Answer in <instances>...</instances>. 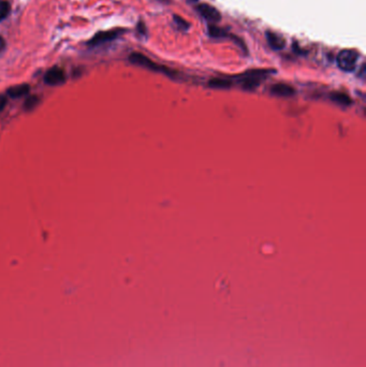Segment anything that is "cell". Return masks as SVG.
I'll list each match as a JSON object with an SVG mask.
<instances>
[{"mask_svg": "<svg viewBox=\"0 0 366 367\" xmlns=\"http://www.w3.org/2000/svg\"><path fill=\"white\" fill-rule=\"evenodd\" d=\"M28 92H29V85L20 84V85H14L9 88L7 91V95L9 97L13 98V99H15V98H20V97L25 96L26 94H28Z\"/></svg>", "mask_w": 366, "mask_h": 367, "instance_id": "9c48e42d", "label": "cell"}, {"mask_svg": "<svg viewBox=\"0 0 366 367\" xmlns=\"http://www.w3.org/2000/svg\"><path fill=\"white\" fill-rule=\"evenodd\" d=\"M7 101H8L7 97L5 95H0V112L5 109V106L7 105Z\"/></svg>", "mask_w": 366, "mask_h": 367, "instance_id": "2e32d148", "label": "cell"}, {"mask_svg": "<svg viewBox=\"0 0 366 367\" xmlns=\"http://www.w3.org/2000/svg\"><path fill=\"white\" fill-rule=\"evenodd\" d=\"M10 12V5L6 0H0V22L4 21Z\"/></svg>", "mask_w": 366, "mask_h": 367, "instance_id": "7c38bea8", "label": "cell"}, {"mask_svg": "<svg viewBox=\"0 0 366 367\" xmlns=\"http://www.w3.org/2000/svg\"><path fill=\"white\" fill-rule=\"evenodd\" d=\"M209 33L212 35V37H216V38L226 37L227 35V32L225 30H222L221 28H219V27H217L215 25H210Z\"/></svg>", "mask_w": 366, "mask_h": 367, "instance_id": "4fadbf2b", "label": "cell"}, {"mask_svg": "<svg viewBox=\"0 0 366 367\" xmlns=\"http://www.w3.org/2000/svg\"><path fill=\"white\" fill-rule=\"evenodd\" d=\"M129 59H130V61L132 62V64L141 66V67H144V68L149 69V70H154V71H161L162 70L161 67H159L158 65H156L154 61H151L149 58H147L146 56L142 55V54H139V53L131 54Z\"/></svg>", "mask_w": 366, "mask_h": 367, "instance_id": "277c9868", "label": "cell"}, {"mask_svg": "<svg viewBox=\"0 0 366 367\" xmlns=\"http://www.w3.org/2000/svg\"><path fill=\"white\" fill-rule=\"evenodd\" d=\"M119 32H120L119 30L99 32V33H97L91 41H89V44H91V46L96 47V46H99V44H101V43H105L108 41L114 40L115 38H117L118 35L120 34Z\"/></svg>", "mask_w": 366, "mask_h": 367, "instance_id": "8992f818", "label": "cell"}, {"mask_svg": "<svg viewBox=\"0 0 366 367\" xmlns=\"http://www.w3.org/2000/svg\"><path fill=\"white\" fill-rule=\"evenodd\" d=\"M263 74H264V71H254V72L246 74L242 79L243 87L246 89H252V88L257 87L259 85V83H260Z\"/></svg>", "mask_w": 366, "mask_h": 367, "instance_id": "5b68a950", "label": "cell"}, {"mask_svg": "<svg viewBox=\"0 0 366 367\" xmlns=\"http://www.w3.org/2000/svg\"><path fill=\"white\" fill-rule=\"evenodd\" d=\"M359 54L353 50H343L338 53L336 62L339 69H342L345 72H351L358 64Z\"/></svg>", "mask_w": 366, "mask_h": 367, "instance_id": "6da1fadb", "label": "cell"}, {"mask_svg": "<svg viewBox=\"0 0 366 367\" xmlns=\"http://www.w3.org/2000/svg\"><path fill=\"white\" fill-rule=\"evenodd\" d=\"M198 12L203 19H205L211 24L218 23L221 19L220 13L218 12L217 9L209 5H200L198 7Z\"/></svg>", "mask_w": 366, "mask_h": 367, "instance_id": "3957f363", "label": "cell"}, {"mask_svg": "<svg viewBox=\"0 0 366 367\" xmlns=\"http://www.w3.org/2000/svg\"><path fill=\"white\" fill-rule=\"evenodd\" d=\"M38 103V98L37 97H30L27 99V101L25 102V109L27 110H30V109H33V107L37 105Z\"/></svg>", "mask_w": 366, "mask_h": 367, "instance_id": "5bb4252c", "label": "cell"}, {"mask_svg": "<svg viewBox=\"0 0 366 367\" xmlns=\"http://www.w3.org/2000/svg\"><path fill=\"white\" fill-rule=\"evenodd\" d=\"M331 99L334 102H336L338 104H341V105H346L347 106V105H349L351 103V99H350L349 96H347L346 94L339 93V92L333 93L331 95Z\"/></svg>", "mask_w": 366, "mask_h": 367, "instance_id": "30bf717a", "label": "cell"}, {"mask_svg": "<svg viewBox=\"0 0 366 367\" xmlns=\"http://www.w3.org/2000/svg\"><path fill=\"white\" fill-rule=\"evenodd\" d=\"M5 46H6L5 40H4V38L2 37V35H0V52H2L5 49Z\"/></svg>", "mask_w": 366, "mask_h": 367, "instance_id": "e0dca14e", "label": "cell"}, {"mask_svg": "<svg viewBox=\"0 0 366 367\" xmlns=\"http://www.w3.org/2000/svg\"><path fill=\"white\" fill-rule=\"evenodd\" d=\"M209 85L213 88H229L231 86V82L225 78H213L210 80Z\"/></svg>", "mask_w": 366, "mask_h": 367, "instance_id": "8fae6325", "label": "cell"}, {"mask_svg": "<svg viewBox=\"0 0 366 367\" xmlns=\"http://www.w3.org/2000/svg\"><path fill=\"white\" fill-rule=\"evenodd\" d=\"M159 2H164V3H166V2H169V0H159Z\"/></svg>", "mask_w": 366, "mask_h": 367, "instance_id": "ac0fdd59", "label": "cell"}, {"mask_svg": "<svg viewBox=\"0 0 366 367\" xmlns=\"http://www.w3.org/2000/svg\"><path fill=\"white\" fill-rule=\"evenodd\" d=\"M65 80H66V74L64 72V70L58 67L50 69L46 73V75H44V82L51 86L61 85L65 83Z\"/></svg>", "mask_w": 366, "mask_h": 367, "instance_id": "7a4b0ae2", "label": "cell"}, {"mask_svg": "<svg viewBox=\"0 0 366 367\" xmlns=\"http://www.w3.org/2000/svg\"><path fill=\"white\" fill-rule=\"evenodd\" d=\"M174 21L176 22V24H177L178 26L182 27L183 29H187V28H188V23H187L185 20H183L182 17H180V16H175V17H174Z\"/></svg>", "mask_w": 366, "mask_h": 367, "instance_id": "9a60e30c", "label": "cell"}, {"mask_svg": "<svg viewBox=\"0 0 366 367\" xmlns=\"http://www.w3.org/2000/svg\"><path fill=\"white\" fill-rule=\"evenodd\" d=\"M266 40H267V43H269V46L273 50L279 51V50H282L283 47H284V40L280 37V35L276 34L275 32L267 31L266 32Z\"/></svg>", "mask_w": 366, "mask_h": 367, "instance_id": "ba28073f", "label": "cell"}, {"mask_svg": "<svg viewBox=\"0 0 366 367\" xmlns=\"http://www.w3.org/2000/svg\"><path fill=\"white\" fill-rule=\"evenodd\" d=\"M189 2H192V3H194V2H198V0H189Z\"/></svg>", "mask_w": 366, "mask_h": 367, "instance_id": "d6986e66", "label": "cell"}, {"mask_svg": "<svg viewBox=\"0 0 366 367\" xmlns=\"http://www.w3.org/2000/svg\"><path fill=\"white\" fill-rule=\"evenodd\" d=\"M271 93L274 94L275 96H279V97H290V96L294 95L296 91H294L293 87H291L288 84L278 83V84H275L272 86Z\"/></svg>", "mask_w": 366, "mask_h": 367, "instance_id": "52a82bcc", "label": "cell"}]
</instances>
